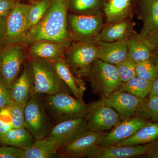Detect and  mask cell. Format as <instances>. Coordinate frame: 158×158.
<instances>
[{
	"label": "cell",
	"mask_w": 158,
	"mask_h": 158,
	"mask_svg": "<svg viewBox=\"0 0 158 158\" xmlns=\"http://www.w3.org/2000/svg\"><path fill=\"white\" fill-rule=\"evenodd\" d=\"M12 128L11 115L9 109L6 107L0 110V139L2 143Z\"/></svg>",
	"instance_id": "34"
},
{
	"label": "cell",
	"mask_w": 158,
	"mask_h": 158,
	"mask_svg": "<svg viewBox=\"0 0 158 158\" xmlns=\"http://www.w3.org/2000/svg\"><path fill=\"white\" fill-rule=\"evenodd\" d=\"M0 158H25L24 150L9 145L1 146Z\"/></svg>",
	"instance_id": "35"
},
{
	"label": "cell",
	"mask_w": 158,
	"mask_h": 158,
	"mask_svg": "<svg viewBox=\"0 0 158 158\" xmlns=\"http://www.w3.org/2000/svg\"><path fill=\"white\" fill-rule=\"evenodd\" d=\"M42 95L35 94L25 105L24 127L35 140L47 137L52 127Z\"/></svg>",
	"instance_id": "6"
},
{
	"label": "cell",
	"mask_w": 158,
	"mask_h": 158,
	"mask_svg": "<svg viewBox=\"0 0 158 158\" xmlns=\"http://www.w3.org/2000/svg\"><path fill=\"white\" fill-rule=\"evenodd\" d=\"M52 63L59 77L71 90L73 96L79 100L84 102L83 97L86 88L85 82L82 78L73 74L63 57Z\"/></svg>",
	"instance_id": "20"
},
{
	"label": "cell",
	"mask_w": 158,
	"mask_h": 158,
	"mask_svg": "<svg viewBox=\"0 0 158 158\" xmlns=\"http://www.w3.org/2000/svg\"><path fill=\"white\" fill-rule=\"evenodd\" d=\"M136 76L153 82L158 77V71L152 59L136 63Z\"/></svg>",
	"instance_id": "30"
},
{
	"label": "cell",
	"mask_w": 158,
	"mask_h": 158,
	"mask_svg": "<svg viewBox=\"0 0 158 158\" xmlns=\"http://www.w3.org/2000/svg\"><path fill=\"white\" fill-rule=\"evenodd\" d=\"M127 40L115 42L96 41L98 59L116 65L128 58Z\"/></svg>",
	"instance_id": "19"
},
{
	"label": "cell",
	"mask_w": 158,
	"mask_h": 158,
	"mask_svg": "<svg viewBox=\"0 0 158 158\" xmlns=\"http://www.w3.org/2000/svg\"><path fill=\"white\" fill-rule=\"evenodd\" d=\"M16 2L15 0H0V19L9 15Z\"/></svg>",
	"instance_id": "37"
},
{
	"label": "cell",
	"mask_w": 158,
	"mask_h": 158,
	"mask_svg": "<svg viewBox=\"0 0 158 158\" xmlns=\"http://www.w3.org/2000/svg\"><path fill=\"white\" fill-rule=\"evenodd\" d=\"M140 8L143 26L138 36L156 49L158 45V0H142Z\"/></svg>",
	"instance_id": "12"
},
{
	"label": "cell",
	"mask_w": 158,
	"mask_h": 158,
	"mask_svg": "<svg viewBox=\"0 0 158 158\" xmlns=\"http://www.w3.org/2000/svg\"><path fill=\"white\" fill-rule=\"evenodd\" d=\"M15 1H16V2H17V1H19L20 2V1H21V0H15ZM31 1H33V0H31Z\"/></svg>",
	"instance_id": "44"
},
{
	"label": "cell",
	"mask_w": 158,
	"mask_h": 158,
	"mask_svg": "<svg viewBox=\"0 0 158 158\" xmlns=\"http://www.w3.org/2000/svg\"><path fill=\"white\" fill-rule=\"evenodd\" d=\"M100 4V0H69L68 10L81 14L92 13Z\"/></svg>",
	"instance_id": "31"
},
{
	"label": "cell",
	"mask_w": 158,
	"mask_h": 158,
	"mask_svg": "<svg viewBox=\"0 0 158 158\" xmlns=\"http://www.w3.org/2000/svg\"><path fill=\"white\" fill-rule=\"evenodd\" d=\"M146 154L149 158H158V149H150Z\"/></svg>",
	"instance_id": "40"
},
{
	"label": "cell",
	"mask_w": 158,
	"mask_h": 158,
	"mask_svg": "<svg viewBox=\"0 0 158 158\" xmlns=\"http://www.w3.org/2000/svg\"><path fill=\"white\" fill-rule=\"evenodd\" d=\"M94 94L105 98L118 89L121 81L116 65L96 59L91 64L86 77Z\"/></svg>",
	"instance_id": "5"
},
{
	"label": "cell",
	"mask_w": 158,
	"mask_h": 158,
	"mask_svg": "<svg viewBox=\"0 0 158 158\" xmlns=\"http://www.w3.org/2000/svg\"><path fill=\"white\" fill-rule=\"evenodd\" d=\"M51 2V0H35L34 2L28 5L27 16L29 31L40 21L47 11Z\"/></svg>",
	"instance_id": "28"
},
{
	"label": "cell",
	"mask_w": 158,
	"mask_h": 158,
	"mask_svg": "<svg viewBox=\"0 0 158 158\" xmlns=\"http://www.w3.org/2000/svg\"><path fill=\"white\" fill-rule=\"evenodd\" d=\"M68 2L69 0H51L44 16L28 31L21 44L27 47L39 40L71 42L67 26Z\"/></svg>",
	"instance_id": "1"
},
{
	"label": "cell",
	"mask_w": 158,
	"mask_h": 158,
	"mask_svg": "<svg viewBox=\"0 0 158 158\" xmlns=\"http://www.w3.org/2000/svg\"><path fill=\"white\" fill-rule=\"evenodd\" d=\"M10 92L12 100L24 105L35 94L34 73L29 59L25 63L21 73L11 85Z\"/></svg>",
	"instance_id": "16"
},
{
	"label": "cell",
	"mask_w": 158,
	"mask_h": 158,
	"mask_svg": "<svg viewBox=\"0 0 158 158\" xmlns=\"http://www.w3.org/2000/svg\"><path fill=\"white\" fill-rule=\"evenodd\" d=\"M58 144L48 137L36 140L24 150L25 158H59Z\"/></svg>",
	"instance_id": "23"
},
{
	"label": "cell",
	"mask_w": 158,
	"mask_h": 158,
	"mask_svg": "<svg viewBox=\"0 0 158 158\" xmlns=\"http://www.w3.org/2000/svg\"><path fill=\"white\" fill-rule=\"evenodd\" d=\"M148 144L151 149H158V139Z\"/></svg>",
	"instance_id": "42"
},
{
	"label": "cell",
	"mask_w": 158,
	"mask_h": 158,
	"mask_svg": "<svg viewBox=\"0 0 158 158\" xmlns=\"http://www.w3.org/2000/svg\"><path fill=\"white\" fill-rule=\"evenodd\" d=\"M116 65L118 77L121 82H126L136 76V63L128 58Z\"/></svg>",
	"instance_id": "33"
},
{
	"label": "cell",
	"mask_w": 158,
	"mask_h": 158,
	"mask_svg": "<svg viewBox=\"0 0 158 158\" xmlns=\"http://www.w3.org/2000/svg\"><path fill=\"white\" fill-rule=\"evenodd\" d=\"M11 115L12 128L24 127L25 105L11 100L7 106Z\"/></svg>",
	"instance_id": "32"
},
{
	"label": "cell",
	"mask_w": 158,
	"mask_h": 158,
	"mask_svg": "<svg viewBox=\"0 0 158 158\" xmlns=\"http://www.w3.org/2000/svg\"><path fill=\"white\" fill-rule=\"evenodd\" d=\"M70 43H59L39 40L31 43L27 51L28 59H35L53 62L63 58Z\"/></svg>",
	"instance_id": "18"
},
{
	"label": "cell",
	"mask_w": 158,
	"mask_h": 158,
	"mask_svg": "<svg viewBox=\"0 0 158 158\" xmlns=\"http://www.w3.org/2000/svg\"><path fill=\"white\" fill-rule=\"evenodd\" d=\"M150 147L148 144L133 146L116 145H97L87 154L88 158H128L146 154Z\"/></svg>",
	"instance_id": "17"
},
{
	"label": "cell",
	"mask_w": 158,
	"mask_h": 158,
	"mask_svg": "<svg viewBox=\"0 0 158 158\" xmlns=\"http://www.w3.org/2000/svg\"><path fill=\"white\" fill-rule=\"evenodd\" d=\"M63 58L75 76L86 77L92 63L98 59V48L93 40H75L65 50Z\"/></svg>",
	"instance_id": "3"
},
{
	"label": "cell",
	"mask_w": 158,
	"mask_h": 158,
	"mask_svg": "<svg viewBox=\"0 0 158 158\" xmlns=\"http://www.w3.org/2000/svg\"><path fill=\"white\" fill-rule=\"evenodd\" d=\"M28 4L17 1L6 19V46L22 43L29 31Z\"/></svg>",
	"instance_id": "10"
},
{
	"label": "cell",
	"mask_w": 158,
	"mask_h": 158,
	"mask_svg": "<svg viewBox=\"0 0 158 158\" xmlns=\"http://www.w3.org/2000/svg\"><path fill=\"white\" fill-rule=\"evenodd\" d=\"M127 40L128 58L136 63L152 59L155 49L138 34L133 32Z\"/></svg>",
	"instance_id": "22"
},
{
	"label": "cell",
	"mask_w": 158,
	"mask_h": 158,
	"mask_svg": "<svg viewBox=\"0 0 158 158\" xmlns=\"http://www.w3.org/2000/svg\"><path fill=\"white\" fill-rule=\"evenodd\" d=\"M156 96H158V77L153 82L151 90L148 95V98Z\"/></svg>",
	"instance_id": "39"
},
{
	"label": "cell",
	"mask_w": 158,
	"mask_h": 158,
	"mask_svg": "<svg viewBox=\"0 0 158 158\" xmlns=\"http://www.w3.org/2000/svg\"><path fill=\"white\" fill-rule=\"evenodd\" d=\"M88 130H89L84 116L56 123L52 127L46 137L56 142L61 148Z\"/></svg>",
	"instance_id": "11"
},
{
	"label": "cell",
	"mask_w": 158,
	"mask_h": 158,
	"mask_svg": "<svg viewBox=\"0 0 158 158\" xmlns=\"http://www.w3.org/2000/svg\"><path fill=\"white\" fill-rule=\"evenodd\" d=\"M29 59L34 73V93L47 95L60 94L73 95L59 77L52 62L41 59Z\"/></svg>",
	"instance_id": "2"
},
{
	"label": "cell",
	"mask_w": 158,
	"mask_h": 158,
	"mask_svg": "<svg viewBox=\"0 0 158 158\" xmlns=\"http://www.w3.org/2000/svg\"><path fill=\"white\" fill-rule=\"evenodd\" d=\"M85 119L88 130L98 132L111 129L121 121L118 113L102 98L88 104Z\"/></svg>",
	"instance_id": "9"
},
{
	"label": "cell",
	"mask_w": 158,
	"mask_h": 158,
	"mask_svg": "<svg viewBox=\"0 0 158 158\" xmlns=\"http://www.w3.org/2000/svg\"><path fill=\"white\" fill-rule=\"evenodd\" d=\"M6 17L0 19V52L6 46Z\"/></svg>",
	"instance_id": "38"
},
{
	"label": "cell",
	"mask_w": 158,
	"mask_h": 158,
	"mask_svg": "<svg viewBox=\"0 0 158 158\" xmlns=\"http://www.w3.org/2000/svg\"><path fill=\"white\" fill-rule=\"evenodd\" d=\"M103 26L99 13L67 14V26L71 40L95 39Z\"/></svg>",
	"instance_id": "8"
},
{
	"label": "cell",
	"mask_w": 158,
	"mask_h": 158,
	"mask_svg": "<svg viewBox=\"0 0 158 158\" xmlns=\"http://www.w3.org/2000/svg\"><path fill=\"white\" fill-rule=\"evenodd\" d=\"M152 59L158 71V45L155 50Z\"/></svg>",
	"instance_id": "41"
},
{
	"label": "cell",
	"mask_w": 158,
	"mask_h": 158,
	"mask_svg": "<svg viewBox=\"0 0 158 158\" xmlns=\"http://www.w3.org/2000/svg\"><path fill=\"white\" fill-rule=\"evenodd\" d=\"M133 32L129 21L124 19L118 22L109 24L100 31L95 38V40L111 42L126 40Z\"/></svg>",
	"instance_id": "21"
},
{
	"label": "cell",
	"mask_w": 158,
	"mask_h": 158,
	"mask_svg": "<svg viewBox=\"0 0 158 158\" xmlns=\"http://www.w3.org/2000/svg\"><path fill=\"white\" fill-rule=\"evenodd\" d=\"M44 106L48 115L56 124L60 122L84 117L88 113V105L67 94L47 95Z\"/></svg>",
	"instance_id": "4"
},
{
	"label": "cell",
	"mask_w": 158,
	"mask_h": 158,
	"mask_svg": "<svg viewBox=\"0 0 158 158\" xmlns=\"http://www.w3.org/2000/svg\"><path fill=\"white\" fill-rule=\"evenodd\" d=\"M131 0H108L105 4L104 11L109 24L121 21L127 17L129 12Z\"/></svg>",
	"instance_id": "25"
},
{
	"label": "cell",
	"mask_w": 158,
	"mask_h": 158,
	"mask_svg": "<svg viewBox=\"0 0 158 158\" xmlns=\"http://www.w3.org/2000/svg\"><path fill=\"white\" fill-rule=\"evenodd\" d=\"M102 99L107 104L118 113L121 120L135 116L144 99L118 89Z\"/></svg>",
	"instance_id": "14"
},
{
	"label": "cell",
	"mask_w": 158,
	"mask_h": 158,
	"mask_svg": "<svg viewBox=\"0 0 158 158\" xmlns=\"http://www.w3.org/2000/svg\"><path fill=\"white\" fill-rule=\"evenodd\" d=\"M26 47L15 44L6 46L0 52V74L9 89L28 59Z\"/></svg>",
	"instance_id": "7"
},
{
	"label": "cell",
	"mask_w": 158,
	"mask_h": 158,
	"mask_svg": "<svg viewBox=\"0 0 158 158\" xmlns=\"http://www.w3.org/2000/svg\"><path fill=\"white\" fill-rule=\"evenodd\" d=\"M11 100L10 89L0 74V110L6 107Z\"/></svg>",
	"instance_id": "36"
},
{
	"label": "cell",
	"mask_w": 158,
	"mask_h": 158,
	"mask_svg": "<svg viewBox=\"0 0 158 158\" xmlns=\"http://www.w3.org/2000/svg\"><path fill=\"white\" fill-rule=\"evenodd\" d=\"M104 132L88 130L65 147L59 148V158H85L91 150L98 145Z\"/></svg>",
	"instance_id": "13"
},
{
	"label": "cell",
	"mask_w": 158,
	"mask_h": 158,
	"mask_svg": "<svg viewBox=\"0 0 158 158\" xmlns=\"http://www.w3.org/2000/svg\"><path fill=\"white\" fill-rule=\"evenodd\" d=\"M135 116L158 122V96L143 100Z\"/></svg>",
	"instance_id": "29"
},
{
	"label": "cell",
	"mask_w": 158,
	"mask_h": 158,
	"mask_svg": "<svg viewBox=\"0 0 158 158\" xmlns=\"http://www.w3.org/2000/svg\"><path fill=\"white\" fill-rule=\"evenodd\" d=\"M35 140L25 127L15 128L9 131L2 143L24 149L32 145Z\"/></svg>",
	"instance_id": "26"
},
{
	"label": "cell",
	"mask_w": 158,
	"mask_h": 158,
	"mask_svg": "<svg viewBox=\"0 0 158 158\" xmlns=\"http://www.w3.org/2000/svg\"><path fill=\"white\" fill-rule=\"evenodd\" d=\"M122 121L113 128L110 132H104L99 145H114L132 135L149 122L145 118L138 116H135Z\"/></svg>",
	"instance_id": "15"
},
{
	"label": "cell",
	"mask_w": 158,
	"mask_h": 158,
	"mask_svg": "<svg viewBox=\"0 0 158 158\" xmlns=\"http://www.w3.org/2000/svg\"><path fill=\"white\" fill-rule=\"evenodd\" d=\"M1 144H2V141H1V139H0V147H1Z\"/></svg>",
	"instance_id": "43"
},
{
	"label": "cell",
	"mask_w": 158,
	"mask_h": 158,
	"mask_svg": "<svg viewBox=\"0 0 158 158\" xmlns=\"http://www.w3.org/2000/svg\"><path fill=\"white\" fill-rule=\"evenodd\" d=\"M158 139V122H149L130 137L114 145L133 146L151 143Z\"/></svg>",
	"instance_id": "24"
},
{
	"label": "cell",
	"mask_w": 158,
	"mask_h": 158,
	"mask_svg": "<svg viewBox=\"0 0 158 158\" xmlns=\"http://www.w3.org/2000/svg\"><path fill=\"white\" fill-rule=\"evenodd\" d=\"M152 83L135 76L127 81L121 82L118 89L144 99L150 93Z\"/></svg>",
	"instance_id": "27"
},
{
	"label": "cell",
	"mask_w": 158,
	"mask_h": 158,
	"mask_svg": "<svg viewBox=\"0 0 158 158\" xmlns=\"http://www.w3.org/2000/svg\"><path fill=\"white\" fill-rule=\"evenodd\" d=\"M34 1H35V0H34Z\"/></svg>",
	"instance_id": "45"
}]
</instances>
